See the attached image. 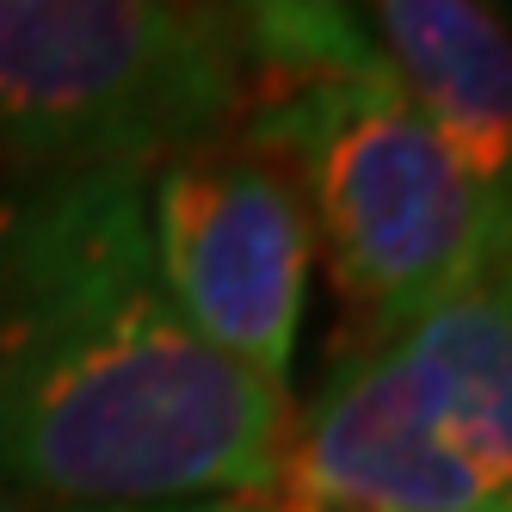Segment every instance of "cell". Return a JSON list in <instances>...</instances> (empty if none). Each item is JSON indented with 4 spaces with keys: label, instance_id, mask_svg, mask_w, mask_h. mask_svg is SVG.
<instances>
[{
    "label": "cell",
    "instance_id": "1",
    "mask_svg": "<svg viewBox=\"0 0 512 512\" xmlns=\"http://www.w3.org/2000/svg\"><path fill=\"white\" fill-rule=\"evenodd\" d=\"M284 451V389L173 309L136 173L0 204V494L56 512L266 500Z\"/></svg>",
    "mask_w": 512,
    "mask_h": 512
},
{
    "label": "cell",
    "instance_id": "2",
    "mask_svg": "<svg viewBox=\"0 0 512 512\" xmlns=\"http://www.w3.org/2000/svg\"><path fill=\"white\" fill-rule=\"evenodd\" d=\"M290 167L364 352L512 253V198L438 142L352 7H247L235 130Z\"/></svg>",
    "mask_w": 512,
    "mask_h": 512
},
{
    "label": "cell",
    "instance_id": "3",
    "mask_svg": "<svg viewBox=\"0 0 512 512\" xmlns=\"http://www.w3.org/2000/svg\"><path fill=\"white\" fill-rule=\"evenodd\" d=\"M272 512H512V253L321 389Z\"/></svg>",
    "mask_w": 512,
    "mask_h": 512
},
{
    "label": "cell",
    "instance_id": "4",
    "mask_svg": "<svg viewBox=\"0 0 512 512\" xmlns=\"http://www.w3.org/2000/svg\"><path fill=\"white\" fill-rule=\"evenodd\" d=\"M247 7L0 0V173H155L235 130Z\"/></svg>",
    "mask_w": 512,
    "mask_h": 512
},
{
    "label": "cell",
    "instance_id": "5",
    "mask_svg": "<svg viewBox=\"0 0 512 512\" xmlns=\"http://www.w3.org/2000/svg\"><path fill=\"white\" fill-rule=\"evenodd\" d=\"M142 204L155 272L186 327L253 383L284 389L315 260L290 167L241 136H216L161 161Z\"/></svg>",
    "mask_w": 512,
    "mask_h": 512
},
{
    "label": "cell",
    "instance_id": "6",
    "mask_svg": "<svg viewBox=\"0 0 512 512\" xmlns=\"http://www.w3.org/2000/svg\"><path fill=\"white\" fill-rule=\"evenodd\" d=\"M358 25L469 179L512 198V13L482 0H377Z\"/></svg>",
    "mask_w": 512,
    "mask_h": 512
},
{
    "label": "cell",
    "instance_id": "7",
    "mask_svg": "<svg viewBox=\"0 0 512 512\" xmlns=\"http://www.w3.org/2000/svg\"><path fill=\"white\" fill-rule=\"evenodd\" d=\"M130 512H272V500H186V506H130Z\"/></svg>",
    "mask_w": 512,
    "mask_h": 512
},
{
    "label": "cell",
    "instance_id": "8",
    "mask_svg": "<svg viewBox=\"0 0 512 512\" xmlns=\"http://www.w3.org/2000/svg\"><path fill=\"white\" fill-rule=\"evenodd\" d=\"M0 512H25V506H19V500H7V494H0Z\"/></svg>",
    "mask_w": 512,
    "mask_h": 512
}]
</instances>
